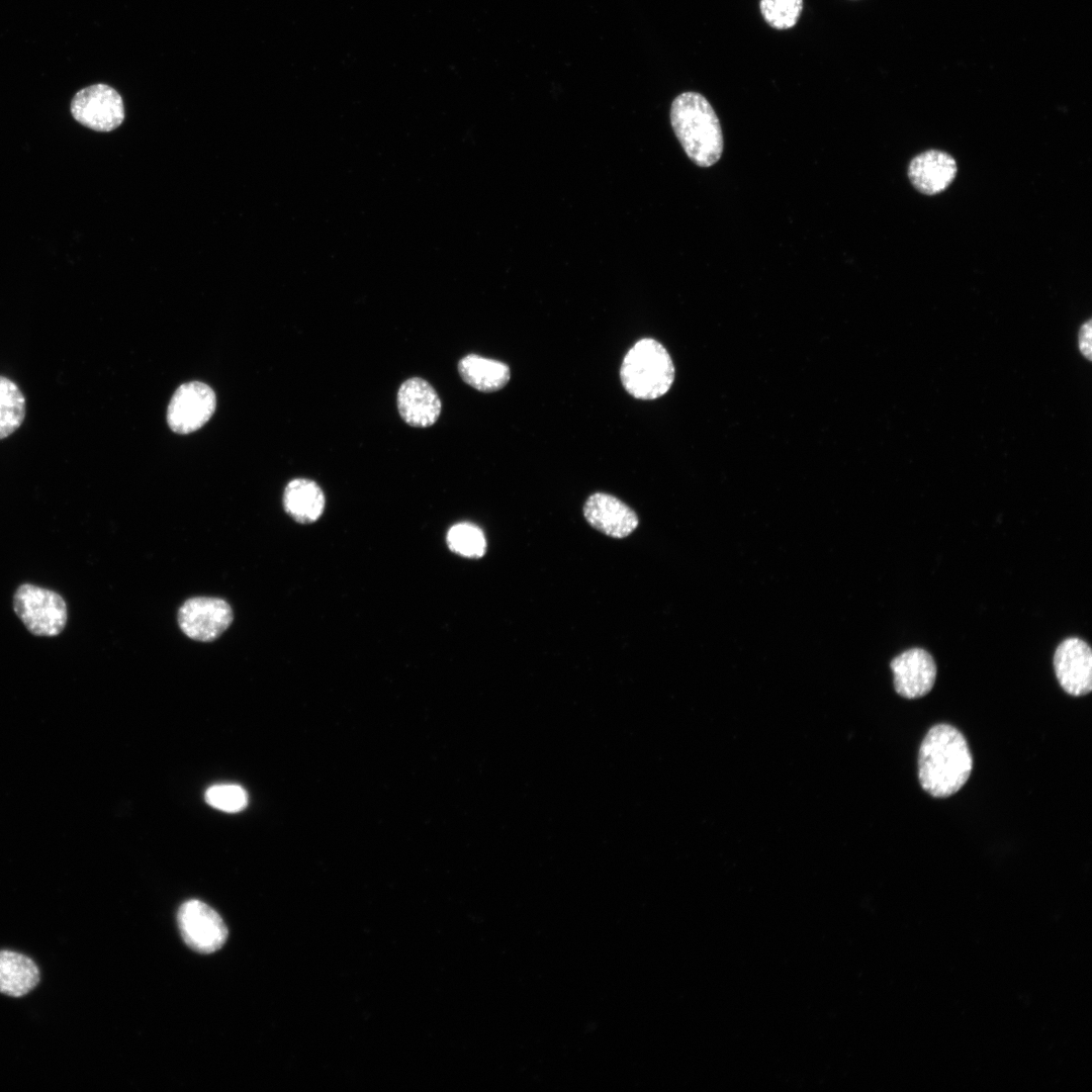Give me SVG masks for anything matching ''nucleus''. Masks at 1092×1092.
<instances>
[{"label":"nucleus","instance_id":"nucleus-7","mask_svg":"<svg viewBox=\"0 0 1092 1092\" xmlns=\"http://www.w3.org/2000/svg\"><path fill=\"white\" fill-rule=\"evenodd\" d=\"M233 610L222 599L195 597L183 603L178 624L189 638L208 642L218 638L233 622Z\"/></svg>","mask_w":1092,"mask_h":1092},{"label":"nucleus","instance_id":"nucleus-16","mask_svg":"<svg viewBox=\"0 0 1092 1092\" xmlns=\"http://www.w3.org/2000/svg\"><path fill=\"white\" fill-rule=\"evenodd\" d=\"M458 372L464 382L482 392L502 389L511 377L507 364L476 354L463 357L458 363Z\"/></svg>","mask_w":1092,"mask_h":1092},{"label":"nucleus","instance_id":"nucleus-14","mask_svg":"<svg viewBox=\"0 0 1092 1092\" xmlns=\"http://www.w3.org/2000/svg\"><path fill=\"white\" fill-rule=\"evenodd\" d=\"M39 979V970L31 959L15 951L0 950V993L24 996L34 989Z\"/></svg>","mask_w":1092,"mask_h":1092},{"label":"nucleus","instance_id":"nucleus-18","mask_svg":"<svg viewBox=\"0 0 1092 1092\" xmlns=\"http://www.w3.org/2000/svg\"><path fill=\"white\" fill-rule=\"evenodd\" d=\"M447 543L453 552L471 558L481 557L486 549L483 532L471 523L452 526L447 534Z\"/></svg>","mask_w":1092,"mask_h":1092},{"label":"nucleus","instance_id":"nucleus-9","mask_svg":"<svg viewBox=\"0 0 1092 1092\" xmlns=\"http://www.w3.org/2000/svg\"><path fill=\"white\" fill-rule=\"evenodd\" d=\"M1054 668L1067 694L1080 697L1091 692L1092 652L1084 640L1070 637L1062 641L1054 655Z\"/></svg>","mask_w":1092,"mask_h":1092},{"label":"nucleus","instance_id":"nucleus-19","mask_svg":"<svg viewBox=\"0 0 1092 1092\" xmlns=\"http://www.w3.org/2000/svg\"><path fill=\"white\" fill-rule=\"evenodd\" d=\"M760 12L768 25L776 29H789L799 20L803 0H760Z\"/></svg>","mask_w":1092,"mask_h":1092},{"label":"nucleus","instance_id":"nucleus-12","mask_svg":"<svg viewBox=\"0 0 1092 1092\" xmlns=\"http://www.w3.org/2000/svg\"><path fill=\"white\" fill-rule=\"evenodd\" d=\"M441 400L434 387L425 379L413 377L401 383L397 392V408L410 426H433L441 413Z\"/></svg>","mask_w":1092,"mask_h":1092},{"label":"nucleus","instance_id":"nucleus-6","mask_svg":"<svg viewBox=\"0 0 1092 1092\" xmlns=\"http://www.w3.org/2000/svg\"><path fill=\"white\" fill-rule=\"evenodd\" d=\"M71 113L78 122L97 131L115 129L124 119L121 96L106 84L78 91L71 102Z\"/></svg>","mask_w":1092,"mask_h":1092},{"label":"nucleus","instance_id":"nucleus-20","mask_svg":"<svg viewBox=\"0 0 1092 1092\" xmlns=\"http://www.w3.org/2000/svg\"><path fill=\"white\" fill-rule=\"evenodd\" d=\"M205 801L218 810L235 813L248 804V795L239 785L221 784L209 787L205 792Z\"/></svg>","mask_w":1092,"mask_h":1092},{"label":"nucleus","instance_id":"nucleus-11","mask_svg":"<svg viewBox=\"0 0 1092 1092\" xmlns=\"http://www.w3.org/2000/svg\"><path fill=\"white\" fill-rule=\"evenodd\" d=\"M583 515L593 528L617 539L629 536L639 523L636 513L630 507L605 492H596L588 496L583 506Z\"/></svg>","mask_w":1092,"mask_h":1092},{"label":"nucleus","instance_id":"nucleus-5","mask_svg":"<svg viewBox=\"0 0 1092 1092\" xmlns=\"http://www.w3.org/2000/svg\"><path fill=\"white\" fill-rule=\"evenodd\" d=\"M177 920L185 943L197 952H214L226 940L228 928L221 917L199 900L184 902L178 910Z\"/></svg>","mask_w":1092,"mask_h":1092},{"label":"nucleus","instance_id":"nucleus-15","mask_svg":"<svg viewBox=\"0 0 1092 1092\" xmlns=\"http://www.w3.org/2000/svg\"><path fill=\"white\" fill-rule=\"evenodd\" d=\"M283 505L286 513L296 522L309 524L316 521L325 509V495L313 480L295 478L284 489Z\"/></svg>","mask_w":1092,"mask_h":1092},{"label":"nucleus","instance_id":"nucleus-3","mask_svg":"<svg viewBox=\"0 0 1092 1092\" xmlns=\"http://www.w3.org/2000/svg\"><path fill=\"white\" fill-rule=\"evenodd\" d=\"M674 366L666 349L645 338L626 353L620 377L626 391L635 398L650 400L664 395L674 380Z\"/></svg>","mask_w":1092,"mask_h":1092},{"label":"nucleus","instance_id":"nucleus-10","mask_svg":"<svg viewBox=\"0 0 1092 1092\" xmlns=\"http://www.w3.org/2000/svg\"><path fill=\"white\" fill-rule=\"evenodd\" d=\"M890 666L894 673L895 691L903 698H921L931 691L935 682V662L922 648L902 652L891 661Z\"/></svg>","mask_w":1092,"mask_h":1092},{"label":"nucleus","instance_id":"nucleus-1","mask_svg":"<svg viewBox=\"0 0 1092 1092\" xmlns=\"http://www.w3.org/2000/svg\"><path fill=\"white\" fill-rule=\"evenodd\" d=\"M973 757L965 736L953 726H932L918 753V779L922 789L934 798H946L967 783Z\"/></svg>","mask_w":1092,"mask_h":1092},{"label":"nucleus","instance_id":"nucleus-8","mask_svg":"<svg viewBox=\"0 0 1092 1092\" xmlns=\"http://www.w3.org/2000/svg\"><path fill=\"white\" fill-rule=\"evenodd\" d=\"M215 406V393L207 384L199 381L184 383L177 388L168 405V425L175 433H192L210 419Z\"/></svg>","mask_w":1092,"mask_h":1092},{"label":"nucleus","instance_id":"nucleus-4","mask_svg":"<svg viewBox=\"0 0 1092 1092\" xmlns=\"http://www.w3.org/2000/svg\"><path fill=\"white\" fill-rule=\"evenodd\" d=\"M13 610L35 636H57L67 623V605L62 596L30 583L17 587L13 596Z\"/></svg>","mask_w":1092,"mask_h":1092},{"label":"nucleus","instance_id":"nucleus-13","mask_svg":"<svg viewBox=\"0 0 1092 1092\" xmlns=\"http://www.w3.org/2000/svg\"><path fill=\"white\" fill-rule=\"evenodd\" d=\"M957 163L947 153L938 150L923 152L909 164L908 176L920 192L934 195L942 192L953 181Z\"/></svg>","mask_w":1092,"mask_h":1092},{"label":"nucleus","instance_id":"nucleus-17","mask_svg":"<svg viewBox=\"0 0 1092 1092\" xmlns=\"http://www.w3.org/2000/svg\"><path fill=\"white\" fill-rule=\"evenodd\" d=\"M25 417V398L19 387L0 375V439L13 434Z\"/></svg>","mask_w":1092,"mask_h":1092},{"label":"nucleus","instance_id":"nucleus-2","mask_svg":"<svg viewBox=\"0 0 1092 1092\" xmlns=\"http://www.w3.org/2000/svg\"><path fill=\"white\" fill-rule=\"evenodd\" d=\"M670 123L690 160L699 167H711L722 156L723 134L718 116L705 96L688 91L677 95L670 106Z\"/></svg>","mask_w":1092,"mask_h":1092},{"label":"nucleus","instance_id":"nucleus-21","mask_svg":"<svg viewBox=\"0 0 1092 1092\" xmlns=\"http://www.w3.org/2000/svg\"><path fill=\"white\" fill-rule=\"evenodd\" d=\"M1091 333V321H1088L1082 325L1079 332V348L1088 360H1091L1092 356Z\"/></svg>","mask_w":1092,"mask_h":1092}]
</instances>
